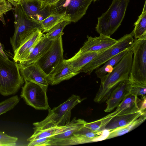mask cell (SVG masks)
Wrapping results in <instances>:
<instances>
[{
    "label": "cell",
    "instance_id": "obj_13",
    "mask_svg": "<svg viewBox=\"0 0 146 146\" xmlns=\"http://www.w3.org/2000/svg\"><path fill=\"white\" fill-rule=\"evenodd\" d=\"M140 110L146 111V97L141 99L138 96L129 93L125 97L113 112L115 115L132 113Z\"/></svg>",
    "mask_w": 146,
    "mask_h": 146
},
{
    "label": "cell",
    "instance_id": "obj_39",
    "mask_svg": "<svg viewBox=\"0 0 146 146\" xmlns=\"http://www.w3.org/2000/svg\"><path fill=\"white\" fill-rule=\"evenodd\" d=\"M3 16V15H2V14L0 13V17H2V16Z\"/></svg>",
    "mask_w": 146,
    "mask_h": 146
},
{
    "label": "cell",
    "instance_id": "obj_29",
    "mask_svg": "<svg viewBox=\"0 0 146 146\" xmlns=\"http://www.w3.org/2000/svg\"><path fill=\"white\" fill-rule=\"evenodd\" d=\"M71 22L65 21L58 24L45 34V36L50 40H54L62 35L63 31L67 25Z\"/></svg>",
    "mask_w": 146,
    "mask_h": 146
},
{
    "label": "cell",
    "instance_id": "obj_10",
    "mask_svg": "<svg viewBox=\"0 0 146 146\" xmlns=\"http://www.w3.org/2000/svg\"><path fill=\"white\" fill-rule=\"evenodd\" d=\"M62 36L54 40L48 50L36 62L47 76L64 60Z\"/></svg>",
    "mask_w": 146,
    "mask_h": 146
},
{
    "label": "cell",
    "instance_id": "obj_35",
    "mask_svg": "<svg viewBox=\"0 0 146 146\" xmlns=\"http://www.w3.org/2000/svg\"><path fill=\"white\" fill-rule=\"evenodd\" d=\"M59 0H44L42 3L40 8L43 10L45 9L48 6H50L57 3Z\"/></svg>",
    "mask_w": 146,
    "mask_h": 146
},
{
    "label": "cell",
    "instance_id": "obj_21",
    "mask_svg": "<svg viewBox=\"0 0 146 146\" xmlns=\"http://www.w3.org/2000/svg\"><path fill=\"white\" fill-rule=\"evenodd\" d=\"M76 118H74L67 125L62 127H55L48 129H34V133L27 139L29 142L43 138L50 137L63 133L75 122Z\"/></svg>",
    "mask_w": 146,
    "mask_h": 146
},
{
    "label": "cell",
    "instance_id": "obj_5",
    "mask_svg": "<svg viewBox=\"0 0 146 146\" xmlns=\"http://www.w3.org/2000/svg\"><path fill=\"white\" fill-rule=\"evenodd\" d=\"M14 11L15 31L10 39L13 52L28 36L36 30L41 29L39 22L29 18L19 3L15 6Z\"/></svg>",
    "mask_w": 146,
    "mask_h": 146
},
{
    "label": "cell",
    "instance_id": "obj_16",
    "mask_svg": "<svg viewBox=\"0 0 146 146\" xmlns=\"http://www.w3.org/2000/svg\"><path fill=\"white\" fill-rule=\"evenodd\" d=\"M19 0L26 14L31 19L39 21L49 15L46 7L44 10L40 8V5L38 0Z\"/></svg>",
    "mask_w": 146,
    "mask_h": 146
},
{
    "label": "cell",
    "instance_id": "obj_28",
    "mask_svg": "<svg viewBox=\"0 0 146 146\" xmlns=\"http://www.w3.org/2000/svg\"><path fill=\"white\" fill-rule=\"evenodd\" d=\"M87 122L80 119H76L75 122L67 130L62 133L59 134L51 138L53 140H61L68 138L73 135L74 133L84 126Z\"/></svg>",
    "mask_w": 146,
    "mask_h": 146
},
{
    "label": "cell",
    "instance_id": "obj_36",
    "mask_svg": "<svg viewBox=\"0 0 146 146\" xmlns=\"http://www.w3.org/2000/svg\"><path fill=\"white\" fill-rule=\"evenodd\" d=\"M0 53H1L4 57L8 58V57L4 52L1 44L0 42Z\"/></svg>",
    "mask_w": 146,
    "mask_h": 146
},
{
    "label": "cell",
    "instance_id": "obj_7",
    "mask_svg": "<svg viewBox=\"0 0 146 146\" xmlns=\"http://www.w3.org/2000/svg\"><path fill=\"white\" fill-rule=\"evenodd\" d=\"M133 31L124 35L117 40L114 45L100 52L91 61L86 65L80 71L90 75L91 74L106 62L122 51L131 48L135 40Z\"/></svg>",
    "mask_w": 146,
    "mask_h": 146
},
{
    "label": "cell",
    "instance_id": "obj_14",
    "mask_svg": "<svg viewBox=\"0 0 146 146\" xmlns=\"http://www.w3.org/2000/svg\"><path fill=\"white\" fill-rule=\"evenodd\" d=\"M80 73L79 71L70 66L64 59L47 78L49 83L54 85L68 80Z\"/></svg>",
    "mask_w": 146,
    "mask_h": 146
},
{
    "label": "cell",
    "instance_id": "obj_33",
    "mask_svg": "<svg viewBox=\"0 0 146 146\" xmlns=\"http://www.w3.org/2000/svg\"><path fill=\"white\" fill-rule=\"evenodd\" d=\"M51 137L38 139L31 141L28 143V146H49L50 142L52 140Z\"/></svg>",
    "mask_w": 146,
    "mask_h": 146
},
{
    "label": "cell",
    "instance_id": "obj_24",
    "mask_svg": "<svg viewBox=\"0 0 146 146\" xmlns=\"http://www.w3.org/2000/svg\"><path fill=\"white\" fill-rule=\"evenodd\" d=\"M65 21H70V18L65 15L51 14L43 20L39 22L40 25L41 29L44 33L48 32L58 24Z\"/></svg>",
    "mask_w": 146,
    "mask_h": 146
},
{
    "label": "cell",
    "instance_id": "obj_34",
    "mask_svg": "<svg viewBox=\"0 0 146 146\" xmlns=\"http://www.w3.org/2000/svg\"><path fill=\"white\" fill-rule=\"evenodd\" d=\"M12 9V5L9 1L6 0L0 2V13L2 15Z\"/></svg>",
    "mask_w": 146,
    "mask_h": 146
},
{
    "label": "cell",
    "instance_id": "obj_37",
    "mask_svg": "<svg viewBox=\"0 0 146 146\" xmlns=\"http://www.w3.org/2000/svg\"><path fill=\"white\" fill-rule=\"evenodd\" d=\"M39 2L40 3V7L41 6L42 3L44 2V0H38Z\"/></svg>",
    "mask_w": 146,
    "mask_h": 146
},
{
    "label": "cell",
    "instance_id": "obj_15",
    "mask_svg": "<svg viewBox=\"0 0 146 146\" xmlns=\"http://www.w3.org/2000/svg\"><path fill=\"white\" fill-rule=\"evenodd\" d=\"M130 84L128 80L121 82L112 91L107 99V106L105 111L110 112L117 107L130 93Z\"/></svg>",
    "mask_w": 146,
    "mask_h": 146
},
{
    "label": "cell",
    "instance_id": "obj_22",
    "mask_svg": "<svg viewBox=\"0 0 146 146\" xmlns=\"http://www.w3.org/2000/svg\"><path fill=\"white\" fill-rule=\"evenodd\" d=\"M99 53L97 52L81 54L77 53L72 57L64 60L72 68L80 72L84 66L91 61Z\"/></svg>",
    "mask_w": 146,
    "mask_h": 146
},
{
    "label": "cell",
    "instance_id": "obj_31",
    "mask_svg": "<svg viewBox=\"0 0 146 146\" xmlns=\"http://www.w3.org/2000/svg\"><path fill=\"white\" fill-rule=\"evenodd\" d=\"M18 138L9 135L4 131H0V146L16 145Z\"/></svg>",
    "mask_w": 146,
    "mask_h": 146
},
{
    "label": "cell",
    "instance_id": "obj_19",
    "mask_svg": "<svg viewBox=\"0 0 146 146\" xmlns=\"http://www.w3.org/2000/svg\"><path fill=\"white\" fill-rule=\"evenodd\" d=\"M40 29L33 32L25 39L14 52L13 60L18 62L21 56L33 46L36 44L43 35Z\"/></svg>",
    "mask_w": 146,
    "mask_h": 146
},
{
    "label": "cell",
    "instance_id": "obj_4",
    "mask_svg": "<svg viewBox=\"0 0 146 146\" xmlns=\"http://www.w3.org/2000/svg\"><path fill=\"white\" fill-rule=\"evenodd\" d=\"M84 99L78 96L72 95L66 101L52 110H48V115L40 122L34 123V129L42 130L55 127L66 125L70 122L72 109Z\"/></svg>",
    "mask_w": 146,
    "mask_h": 146
},
{
    "label": "cell",
    "instance_id": "obj_30",
    "mask_svg": "<svg viewBox=\"0 0 146 146\" xmlns=\"http://www.w3.org/2000/svg\"><path fill=\"white\" fill-rule=\"evenodd\" d=\"M19 100L18 96L15 95L0 102V115L13 109Z\"/></svg>",
    "mask_w": 146,
    "mask_h": 146
},
{
    "label": "cell",
    "instance_id": "obj_18",
    "mask_svg": "<svg viewBox=\"0 0 146 146\" xmlns=\"http://www.w3.org/2000/svg\"><path fill=\"white\" fill-rule=\"evenodd\" d=\"M145 113H146V111L140 110L132 113L116 115L109 122L105 129L110 132L127 125Z\"/></svg>",
    "mask_w": 146,
    "mask_h": 146
},
{
    "label": "cell",
    "instance_id": "obj_2",
    "mask_svg": "<svg viewBox=\"0 0 146 146\" xmlns=\"http://www.w3.org/2000/svg\"><path fill=\"white\" fill-rule=\"evenodd\" d=\"M24 81L17 62L0 53V94L4 96L15 94Z\"/></svg>",
    "mask_w": 146,
    "mask_h": 146
},
{
    "label": "cell",
    "instance_id": "obj_41",
    "mask_svg": "<svg viewBox=\"0 0 146 146\" xmlns=\"http://www.w3.org/2000/svg\"><path fill=\"white\" fill-rule=\"evenodd\" d=\"M38 0V1H39V0Z\"/></svg>",
    "mask_w": 146,
    "mask_h": 146
},
{
    "label": "cell",
    "instance_id": "obj_20",
    "mask_svg": "<svg viewBox=\"0 0 146 146\" xmlns=\"http://www.w3.org/2000/svg\"><path fill=\"white\" fill-rule=\"evenodd\" d=\"M53 41L49 40L43 34L27 60L20 64L25 66L36 62L48 50Z\"/></svg>",
    "mask_w": 146,
    "mask_h": 146
},
{
    "label": "cell",
    "instance_id": "obj_26",
    "mask_svg": "<svg viewBox=\"0 0 146 146\" xmlns=\"http://www.w3.org/2000/svg\"><path fill=\"white\" fill-rule=\"evenodd\" d=\"M146 2L145 1L142 13L134 23L133 31V37L137 39L146 36Z\"/></svg>",
    "mask_w": 146,
    "mask_h": 146
},
{
    "label": "cell",
    "instance_id": "obj_17",
    "mask_svg": "<svg viewBox=\"0 0 146 146\" xmlns=\"http://www.w3.org/2000/svg\"><path fill=\"white\" fill-rule=\"evenodd\" d=\"M102 132H95L84 126L66 139L68 145L88 143L94 141L102 134Z\"/></svg>",
    "mask_w": 146,
    "mask_h": 146
},
{
    "label": "cell",
    "instance_id": "obj_9",
    "mask_svg": "<svg viewBox=\"0 0 146 146\" xmlns=\"http://www.w3.org/2000/svg\"><path fill=\"white\" fill-rule=\"evenodd\" d=\"M47 90L34 83L26 81L22 88L20 95L26 103L35 109L48 110L50 109L48 104Z\"/></svg>",
    "mask_w": 146,
    "mask_h": 146
},
{
    "label": "cell",
    "instance_id": "obj_12",
    "mask_svg": "<svg viewBox=\"0 0 146 146\" xmlns=\"http://www.w3.org/2000/svg\"><path fill=\"white\" fill-rule=\"evenodd\" d=\"M87 40L77 52L81 54L89 52H100L115 44L117 40L110 36L100 34L98 37L88 35Z\"/></svg>",
    "mask_w": 146,
    "mask_h": 146
},
{
    "label": "cell",
    "instance_id": "obj_3",
    "mask_svg": "<svg viewBox=\"0 0 146 146\" xmlns=\"http://www.w3.org/2000/svg\"><path fill=\"white\" fill-rule=\"evenodd\" d=\"M130 0H113L108 10L98 18L96 30L110 36L121 25Z\"/></svg>",
    "mask_w": 146,
    "mask_h": 146
},
{
    "label": "cell",
    "instance_id": "obj_11",
    "mask_svg": "<svg viewBox=\"0 0 146 146\" xmlns=\"http://www.w3.org/2000/svg\"><path fill=\"white\" fill-rule=\"evenodd\" d=\"M21 76L24 81L36 83L47 90L49 82L47 76L36 62L27 65L18 63Z\"/></svg>",
    "mask_w": 146,
    "mask_h": 146
},
{
    "label": "cell",
    "instance_id": "obj_8",
    "mask_svg": "<svg viewBox=\"0 0 146 146\" xmlns=\"http://www.w3.org/2000/svg\"><path fill=\"white\" fill-rule=\"evenodd\" d=\"M92 0H59L56 3L46 7L50 14H64L70 21L75 23L86 13Z\"/></svg>",
    "mask_w": 146,
    "mask_h": 146
},
{
    "label": "cell",
    "instance_id": "obj_40",
    "mask_svg": "<svg viewBox=\"0 0 146 146\" xmlns=\"http://www.w3.org/2000/svg\"><path fill=\"white\" fill-rule=\"evenodd\" d=\"M97 0H92V1H93L94 2L96 1Z\"/></svg>",
    "mask_w": 146,
    "mask_h": 146
},
{
    "label": "cell",
    "instance_id": "obj_38",
    "mask_svg": "<svg viewBox=\"0 0 146 146\" xmlns=\"http://www.w3.org/2000/svg\"><path fill=\"white\" fill-rule=\"evenodd\" d=\"M6 0L7 1V0H0V2H1L4 1H6Z\"/></svg>",
    "mask_w": 146,
    "mask_h": 146
},
{
    "label": "cell",
    "instance_id": "obj_1",
    "mask_svg": "<svg viewBox=\"0 0 146 146\" xmlns=\"http://www.w3.org/2000/svg\"><path fill=\"white\" fill-rule=\"evenodd\" d=\"M133 53L130 49L112 71L102 79L99 89L94 99L100 103L106 100L113 89L121 82L128 80L131 67Z\"/></svg>",
    "mask_w": 146,
    "mask_h": 146
},
{
    "label": "cell",
    "instance_id": "obj_6",
    "mask_svg": "<svg viewBox=\"0 0 146 146\" xmlns=\"http://www.w3.org/2000/svg\"><path fill=\"white\" fill-rule=\"evenodd\" d=\"M131 49L133 55L128 80L131 83L146 85V36L135 39Z\"/></svg>",
    "mask_w": 146,
    "mask_h": 146
},
{
    "label": "cell",
    "instance_id": "obj_27",
    "mask_svg": "<svg viewBox=\"0 0 146 146\" xmlns=\"http://www.w3.org/2000/svg\"><path fill=\"white\" fill-rule=\"evenodd\" d=\"M115 115L113 112L96 121L86 122L84 126L95 132H103L111 119Z\"/></svg>",
    "mask_w": 146,
    "mask_h": 146
},
{
    "label": "cell",
    "instance_id": "obj_32",
    "mask_svg": "<svg viewBox=\"0 0 146 146\" xmlns=\"http://www.w3.org/2000/svg\"><path fill=\"white\" fill-rule=\"evenodd\" d=\"M129 82L130 86V93L137 96H145L146 92V85Z\"/></svg>",
    "mask_w": 146,
    "mask_h": 146
},
{
    "label": "cell",
    "instance_id": "obj_25",
    "mask_svg": "<svg viewBox=\"0 0 146 146\" xmlns=\"http://www.w3.org/2000/svg\"><path fill=\"white\" fill-rule=\"evenodd\" d=\"M146 118V113H145L129 124L110 131L106 139L120 136L129 132L141 124Z\"/></svg>",
    "mask_w": 146,
    "mask_h": 146
},
{
    "label": "cell",
    "instance_id": "obj_23",
    "mask_svg": "<svg viewBox=\"0 0 146 146\" xmlns=\"http://www.w3.org/2000/svg\"><path fill=\"white\" fill-rule=\"evenodd\" d=\"M130 49L122 51L106 62L102 66L96 69L95 73L97 77L101 80L111 72L114 67L119 62Z\"/></svg>",
    "mask_w": 146,
    "mask_h": 146
}]
</instances>
